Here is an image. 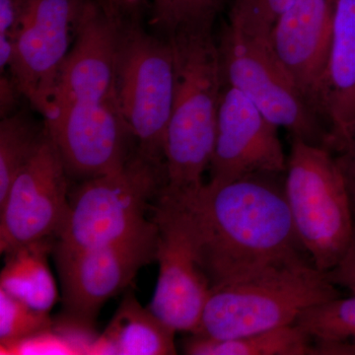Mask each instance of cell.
<instances>
[{"label":"cell","mask_w":355,"mask_h":355,"mask_svg":"<svg viewBox=\"0 0 355 355\" xmlns=\"http://www.w3.org/2000/svg\"><path fill=\"white\" fill-rule=\"evenodd\" d=\"M88 0H22L8 69L22 97L46 118Z\"/></svg>","instance_id":"cell-9"},{"label":"cell","mask_w":355,"mask_h":355,"mask_svg":"<svg viewBox=\"0 0 355 355\" xmlns=\"http://www.w3.org/2000/svg\"><path fill=\"white\" fill-rule=\"evenodd\" d=\"M270 33L229 15L217 40L223 84L246 96L292 139L328 148L327 128L280 64Z\"/></svg>","instance_id":"cell-7"},{"label":"cell","mask_w":355,"mask_h":355,"mask_svg":"<svg viewBox=\"0 0 355 355\" xmlns=\"http://www.w3.org/2000/svg\"><path fill=\"white\" fill-rule=\"evenodd\" d=\"M116 87L123 120L137 150L164 163V144L175 92L171 40L150 34L121 18L116 57Z\"/></svg>","instance_id":"cell-8"},{"label":"cell","mask_w":355,"mask_h":355,"mask_svg":"<svg viewBox=\"0 0 355 355\" xmlns=\"http://www.w3.org/2000/svg\"><path fill=\"white\" fill-rule=\"evenodd\" d=\"M22 0H0V69H8L14 33L20 19Z\"/></svg>","instance_id":"cell-24"},{"label":"cell","mask_w":355,"mask_h":355,"mask_svg":"<svg viewBox=\"0 0 355 355\" xmlns=\"http://www.w3.org/2000/svg\"><path fill=\"white\" fill-rule=\"evenodd\" d=\"M151 24L165 37L180 30L214 29L224 0H153Z\"/></svg>","instance_id":"cell-21"},{"label":"cell","mask_w":355,"mask_h":355,"mask_svg":"<svg viewBox=\"0 0 355 355\" xmlns=\"http://www.w3.org/2000/svg\"><path fill=\"white\" fill-rule=\"evenodd\" d=\"M158 227L150 223L125 239L85 251L55 252L65 317L92 329L109 299L123 291L140 268L156 261Z\"/></svg>","instance_id":"cell-11"},{"label":"cell","mask_w":355,"mask_h":355,"mask_svg":"<svg viewBox=\"0 0 355 355\" xmlns=\"http://www.w3.org/2000/svg\"><path fill=\"white\" fill-rule=\"evenodd\" d=\"M53 239L30 243L6 254L0 275V289L39 312L50 313L58 299L48 256L53 251Z\"/></svg>","instance_id":"cell-17"},{"label":"cell","mask_w":355,"mask_h":355,"mask_svg":"<svg viewBox=\"0 0 355 355\" xmlns=\"http://www.w3.org/2000/svg\"><path fill=\"white\" fill-rule=\"evenodd\" d=\"M69 173L50 132L0 202V252L57 240L69 212Z\"/></svg>","instance_id":"cell-12"},{"label":"cell","mask_w":355,"mask_h":355,"mask_svg":"<svg viewBox=\"0 0 355 355\" xmlns=\"http://www.w3.org/2000/svg\"><path fill=\"white\" fill-rule=\"evenodd\" d=\"M294 1L295 0H234L230 14L248 24L272 31L275 21Z\"/></svg>","instance_id":"cell-23"},{"label":"cell","mask_w":355,"mask_h":355,"mask_svg":"<svg viewBox=\"0 0 355 355\" xmlns=\"http://www.w3.org/2000/svg\"><path fill=\"white\" fill-rule=\"evenodd\" d=\"M151 211L158 227L159 277L148 307L175 331L191 335L198 328L211 286L177 198L162 189Z\"/></svg>","instance_id":"cell-10"},{"label":"cell","mask_w":355,"mask_h":355,"mask_svg":"<svg viewBox=\"0 0 355 355\" xmlns=\"http://www.w3.org/2000/svg\"><path fill=\"white\" fill-rule=\"evenodd\" d=\"M166 184L164 163L137 149L120 170L85 180L72 193L53 251H85L135 234L150 223L146 212Z\"/></svg>","instance_id":"cell-6"},{"label":"cell","mask_w":355,"mask_h":355,"mask_svg":"<svg viewBox=\"0 0 355 355\" xmlns=\"http://www.w3.org/2000/svg\"><path fill=\"white\" fill-rule=\"evenodd\" d=\"M338 159L347 179L355 212V140L345 153H340Z\"/></svg>","instance_id":"cell-26"},{"label":"cell","mask_w":355,"mask_h":355,"mask_svg":"<svg viewBox=\"0 0 355 355\" xmlns=\"http://www.w3.org/2000/svg\"><path fill=\"white\" fill-rule=\"evenodd\" d=\"M335 2L295 0L277 18L270 33L273 50L280 64L308 106L322 121Z\"/></svg>","instance_id":"cell-14"},{"label":"cell","mask_w":355,"mask_h":355,"mask_svg":"<svg viewBox=\"0 0 355 355\" xmlns=\"http://www.w3.org/2000/svg\"><path fill=\"white\" fill-rule=\"evenodd\" d=\"M326 275L334 286L343 287L355 294V212L354 232L349 248L338 265Z\"/></svg>","instance_id":"cell-25"},{"label":"cell","mask_w":355,"mask_h":355,"mask_svg":"<svg viewBox=\"0 0 355 355\" xmlns=\"http://www.w3.org/2000/svg\"><path fill=\"white\" fill-rule=\"evenodd\" d=\"M176 333L128 292L90 354H176Z\"/></svg>","instance_id":"cell-16"},{"label":"cell","mask_w":355,"mask_h":355,"mask_svg":"<svg viewBox=\"0 0 355 355\" xmlns=\"http://www.w3.org/2000/svg\"><path fill=\"white\" fill-rule=\"evenodd\" d=\"M294 324L317 343H355V294L311 307Z\"/></svg>","instance_id":"cell-20"},{"label":"cell","mask_w":355,"mask_h":355,"mask_svg":"<svg viewBox=\"0 0 355 355\" xmlns=\"http://www.w3.org/2000/svg\"><path fill=\"white\" fill-rule=\"evenodd\" d=\"M123 8L118 0H88L44 119L69 176L109 174L135 153L116 87Z\"/></svg>","instance_id":"cell-1"},{"label":"cell","mask_w":355,"mask_h":355,"mask_svg":"<svg viewBox=\"0 0 355 355\" xmlns=\"http://www.w3.org/2000/svg\"><path fill=\"white\" fill-rule=\"evenodd\" d=\"M50 313L33 309L0 289V343L13 345L53 327Z\"/></svg>","instance_id":"cell-22"},{"label":"cell","mask_w":355,"mask_h":355,"mask_svg":"<svg viewBox=\"0 0 355 355\" xmlns=\"http://www.w3.org/2000/svg\"><path fill=\"white\" fill-rule=\"evenodd\" d=\"M322 120L328 148L343 153L355 140V0H336Z\"/></svg>","instance_id":"cell-15"},{"label":"cell","mask_w":355,"mask_h":355,"mask_svg":"<svg viewBox=\"0 0 355 355\" xmlns=\"http://www.w3.org/2000/svg\"><path fill=\"white\" fill-rule=\"evenodd\" d=\"M338 296L313 263L277 266L211 288L191 335L226 340L291 326L304 311Z\"/></svg>","instance_id":"cell-4"},{"label":"cell","mask_w":355,"mask_h":355,"mask_svg":"<svg viewBox=\"0 0 355 355\" xmlns=\"http://www.w3.org/2000/svg\"><path fill=\"white\" fill-rule=\"evenodd\" d=\"M311 343L307 334L291 324L226 340L191 335L184 340L183 349L190 355L315 354Z\"/></svg>","instance_id":"cell-18"},{"label":"cell","mask_w":355,"mask_h":355,"mask_svg":"<svg viewBox=\"0 0 355 355\" xmlns=\"http://www.w3.org/2000/svg\"><path fill=\"white\" fill-rule=\"evenodd\" d=\"M175 92L164 144L168 190L200 188L217 132L222 80L214 29L180 30L171 36Z\"/></svg>","instance_id":"cell-3"},{"label":"cell","mask_w":355,"mask_h":355,"mask_svg":"<svg viewBox=\"0 0 355 355\" xmlns=\"http://www.w3.org/2000/svg\"><path fill=\"white\" fill-rule=\"evenodd\" d=\"M49 135L44 121L40 123L25 111L13 112L0 121V202L14 179L36 155Z\"/></svg>","instance_id":"cell-19"},{"label":"cell","mask_w":355,"mask_h":355,"mask_svg":"<svg viewBox=\"0 0 355 355\" xmlns=\"http://www.w3.org/2000/svg\"><path fill=\"white\" fill-rule=\"evenodd\" d=\"M284 175L261 173L186 191L164 187L183 207L211 288L277 266L313 263L292 222Z\"/></svg>","instance_id":"cell-2"},{"label":"cell","mask_w":355,"mask_h":355,"mask_svg":"<svg viewBox=\"0 0 355 355\" xmlns=\"http://www.w3.org/2000/svg\"><path fill=\"white\" fill-rule=\"evenodd\" d=\"M277 128L246 96L223 84L209 183L227 184L261 173L284 174L287 159Z\"/></svg>","instance_id":"cell-13"},{"label":"cell","mask_w":355,"mask_h":355,"mask_svg":"<svg viewBox=\"0 0 355 355\" xmlns=\"http://www.w3.org/2000/svg\"><path fill=\"white\" fill-rule=\"evenodd\" d=\"M284 193L301 244L320 272H330L345 256L354 227L340 161L327 147L292 139Z\"/></svg>","instance_id":"cell-5"}]
</instances>
